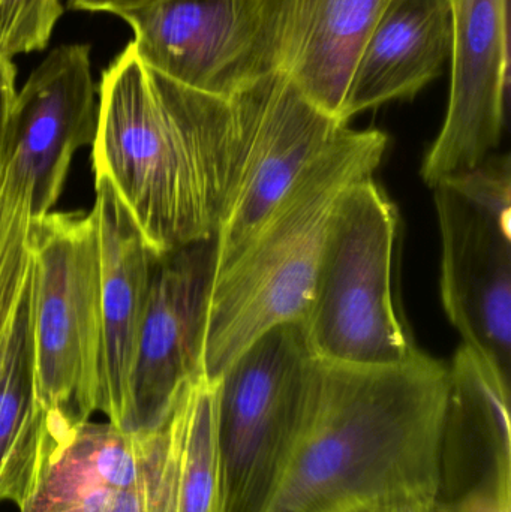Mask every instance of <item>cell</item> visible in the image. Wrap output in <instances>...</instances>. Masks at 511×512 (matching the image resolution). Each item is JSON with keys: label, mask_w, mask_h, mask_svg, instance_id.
<instances>
[{"label": "cell", "mask_w": 511, "mask_h": 512, "mask_svg": "<svg viewBox=\"0 0 511 512\" xmlns=\"http://www.w3.org/2000/svg\"><path fill=\"white\" fill-rule=\"evenodd\" d=\"M449 367L315 361L293 447L264 512H368L434 502Z\"/></svg>", "instance_id": "1"}, {"label": "cell", "mask_w": 511, "mask_h": 512, "mask_svg": "<svg viewBox=\"0 0 511 512\" xmlns=\"http://www.w3.org/2000/svg\"><path fill=\"white\" fill-rule=\"evenodd\" d=\"M30 219L27 201L0 195V348L11 333L32 264L27 243Z\"/></svg>", "instance_id": "20"}, {"label": "cell", "mask_w": 511, "mask_h": 512, "mask_svg": "<svg viewBox=\"0 0 511 512\" xmlns=\"http://www.w3.org/2000/svg\"><path fill=\"white\" fill-rule=\"evenodd\" d=\"M155 0H69L68 5L77 11L110 12L123 15L144 8Z\"/></svg>", "instance_id": "24"}, {"label": "cell", "mask_w": 511, "mask_h": 512, "mask_svg": "<svg viewBox=\"0 0 511 512\" xmlns=\"http://www.w3.org/2000/svg\"><path fill=\"white\" fill-rule=\"evenodd\" d=\"M147 68L213 95H230L269 71L263 0H155L120 15Z\"/></svg>", "instance_id": "12"}, {"label": "cell", "mask_w": 511, "mask_h": 512, "mask_svg": "<svg viewBox=\"0 0 511 512\" xmlns=\"http://www.w3.org/2000/svg\"><path fill=\"white\" fill-rule=\"evenodd\" d=\"M438 512H511V501L467 502L449 511Z\"/></svg>", "instance_id": "25"}, {"label": "cell", "mask_w": 511, "mask_h": 512, "mask_svg": "<svg viewBox=\"0 0 511 512\" xmlns=\"http://www.w3.org/2000/svg\"><path fill=\"white\" fill-rule=\"evenodd\" d=\"M95 218L101 268V382L98 412L129 430L131 378L159 255L104 179H95Z\"/></svg>", "instance_id": "16"}, {"label": "cell", "mask_w": 511, "mask_h": 512, "mask_svg": "<svg viewBox=\"0 0 511 512\" xmlns=\"http://www.w3.org/2000/svg\"><path fill=\"white\" fill-rule=\"evenodd\" d=\"M392 0H263L264 53L321 110L344 120L357 57Z\"/></svg>", "instance_id": "15"}, {"label": "cell", "mask_w": 511, "mask_h": 512, "mask_svg": "<svg viewBox=\"0 0 511 512\" xmlns=\"http://www.w3.org/2000/svg\"><path fill=\"white\" fill-rule=\"evenodd\" d=\"M248 134L242 167L216 234L215 273L224 270L264 216L348 123L312 104L278 69L243 84Z\"/></svg>", "instance_id": "9"}, {"label": "cell", "mask_w": 511, "mask_h": 512, "mask_svg": "<svg viewBox=\"0 0 511 512\" xmlns=\"http://www.w3.org/2000/svg\"><path fill=\"white\" fill-rule=\"evenodd\" d=\"M315 355L302 322L255 339L218 384L224 512H264L293 447Z\"/></svg>", "instance_id": "6"}, {"label": "cell", "mask_w": 511, "mask_h": 512, "mask_svg": "<svg viewBox=\"0 0 511 512\" xmlns=\"http://www.w3.org/2000/svg\"><path fill=\"white\" fill-rule=\"evenodd\" d=\"M398 212L372 177L345 191L333 213L303 331L315 358L383 366L414 357L395 294Z\"/></svg>", "instance_id": "5"}, {"label": "cell", "mask_w": 511, "mask_h": 512, "mask_svg": "<svg viewBox=\"0 0 511 512\" xmlns=\"http://www.w3.org/2000/svg\"><path fill=\"white\" fill-rule=\"evenodd\" d=\"M179 451L176 409L149 432L87 421L48 460L18 512H177Z\"/></svg>", "instance_id": "7"}, {"label": "cell", "mask_w": 511, "mask_h": 512, "mask_svg": "<svg viewBox=\"0 0 511 512\" xmlns=\"http://www.w3.org/2000/svg\"><path fill=\"white\" fill-rule=\"evenodd\" d=\"M450 57L444 0H392L357 57L344 120L419 95Z\"/></svg>", "instance_id": "17"}, {"label": "cell", "mask_w": 511, "mask_h": 512, "mask_svg": "<svg viewBox=\"0 0 511 512\" xmlns=\"http://www.w3.org/2000/svg\"><path fill=\"white\" fill-rule=\"evenodd\" d=\"M96 123L90 47L59 45L15 96L0 158V194L29 201L32 218L50 213L72 158L92 143Z\"/></svg>", "instance_id": "8"}, {"label": "cell", "mask_w": 511, "mask_h": 512, "mask_svg": "<svg viewBox=\"0 0 511 512\" xmlns=\"http://www.w3.org/2000/svg\"><path fill=\"white\" fill-rule=\"evenodd\" d=\"M441 300L462 343L510 381L511 227L450 186L434 188Z\"/></svg>", "instance_id": "13"}, {"label": "cell", "mask_w": 511, "mask_h": 512, "mask_svg": "<svg viewBox=\"0 0 511 512\" xmlns=\"http://www.w3.org/2000/svg\"><path fill=\"white\" fill-rule=\"evenodd\" d=\"M450 23L446 119L423 159L429 188L485 161L500 146L510 80L509 0H444Z\"/></svg>", "instance_id": "11"}, {"label": "cell", "mask_w": 511, "mask_h": 512, "mask_svg": "<svg viewBox=\"0 0 511 512\" xmlns=\"http://www.w3.org/2000/svg\"><path fill=\"white\" fill-rule=\"evenodd\" d=\"M15 75H17V71H15L12 59L0 54V158H2L3 140H5L9 114H11L15 96H17Z\"/></svg>", "instance_id": "23"}, {"label": "cell", "mask_w": 511, "mask_h": 512, "mask_svg": "<svg viewBox=\"0 0 511 512\" xmlns=\"http://www.w3.org/2000/svg\"><path fill=\"white\" fill-rule=\"evenodd\" d=\"M461 197L503 221H511V168L509 155L492 153L464 173L443 180ZM438 183V185H441ZM437 185V186H438Z\"/></svg>", "instance_id": "22"}, {"label": "cell", "mask_w": 511, "mask_h": 512, "mask_svg": "<svg viewBox=\"0 0 511 512\" xmlns=\"http://www.w3.org/2000/svg\"><path fill=\"white\" fill-rule=\"evenodd\" d=\"M216 242L159 255L131 378L128 432L164 426L186 388L203 376L207 303Z\"/></svg>", "instance_id": "10"}, {"label": "cell", "mask_w": 511, "mask_h": 512, "mask_svg": "<svg viewBox=\"0 0 511 512\" xmlns=\"http://www.w3.org/2000/svg\"><path fill=\"white\" fill-rule=\"evenodd\" d=\"M33 370L54 453L98 412L101 268L92 212L30 219Z\"/></svg>", "instance_id": "4"}, {"label": "cell", "mask_w": 511, "mask_h": 512, "mask_svg": "<svg viewBox=\"0 0 511 512\" xmlns=\"http://www.w3.org/2000/svg\"><path fill=\"white\" fill-rule=\"evenodd\" d=\"M387 146L380 129L347 126L294 180L233 261L215 273L204 330L207 382L218 384L270 328L303 321L336 206L351 185L372 177Z\"/></svg>", "instance_id": "3"}, {"label": "cell", "mask_w": 511, "mask_h": 512, "mask_svg": "<svg viewBox=\"0 0 511 512\" xmlns=\"http://www.w3.org/2000/svg\"><path fill=\"white\" fill-rule=\"evenodd\" d=\"M177 512H224L218 442V385L201 376L177 403Z\"/></svg>", "instance_id": "19"}, {"label": "cell", "mask_w": 511, "mask_h": 512, "mask_svg": "<svg viewBox=\"0 0 511 512\" xmlns=\"http://www.w3.org/2000/svg\"><path fill=\"white\" fill-rule=\"evenodd\" d=\"M33 262L12 325L0 376V504L20 510L54 454L33 370Z\"/></svg>", "instance_id": "18"}, {"label": "cell", "mask_w": 511, "mask_h": 512, "mask_svg": "<svg viewBox=\"0 0 511 512\" xmlns=\"http://www.w3.org/2000/svg\"><path fill=\"white\" fill-rule=\"evenodd\" d=\"M243 84L191 89L147 68L131 42L102 74L93 173L156 255L216 239L245 152Z\"/></svg>", "instance_id": "2"}, {"label": "cell", "mask_w": 511, "mask_h": 512, "mask_svg": "<svg viewBox=\"0 0 511 512\" xmlns=\"http://www.w3.org/2000/svg\"><path fill=\"white\" fill-rule=\"evenodd\" d=\"M62 14L60 0H0V54L44 50Z\"/></svg>", "instance_id": "21"}, {"label": "cell", "mask_w": 511, "mask_h": 512, "mask_svg": "<svg viewBox=\"0 0 511 512\" xmlns=\"http://www.w3.org/2000/svg\"><path fill=\"white\" fill-rule=\"evenodd\" d=\"M447 367L438 510L511 501L510 381L464 343Z\"/></svg>", "instance_id": "14"}]
</instances>
